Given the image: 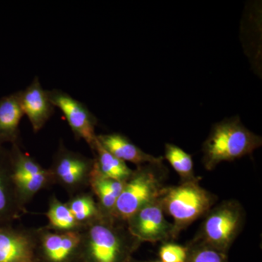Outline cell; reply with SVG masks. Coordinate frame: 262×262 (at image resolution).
Wrapping results in <instances>:
<instances>
[{
    "instance_id": "1",
    "label": "cell",
    "mask_w": 262,
    "mask_h": 262,
    "mask_svg": "<svg viewBox=\"0 0 262 262\" xmlns=\"http://www.w3.org/2000/svg\"><path fill=\"white\" fill-rule=\"evenodd\" d=\"M261 138L243 125L238 116L225 119L212 127L203 145V162L207 170L251 154L261 146Z\"/></svg>"
},
{
    "instance_id": "2",
    "label": "cell",
    "mask_w": 262,
    "mask_h": 262,
    "mask_svg": "<svg viewBox=\"0 0 262 262\" xmlns=\"http://www.w3.org/2000/svg\"><path fill=\"white\" fill-rule=\"evenodd\" d=\"M163 211L174 220L173 235L211 211L214 196L201 187L195 179L186 181L177 187L164 189L160 198Z\"/></svg>"
},
{
    "instance_id": "3",
    "label": "cell",
    "mask_w": 262,
    "mask_h": 262,
    "mask_svg": "<svg viewBox=\"0 0 262 262\" xmlns=\"http://www.w3.org/2000/svg\"><path fill=\"white\" fill-rule=\"evenodd\" d=\"M157 165L147 164L133 172L117 199L112 212L114 216L127 222L141 208L160 199L164 189L155 170Z\"/></svg>"
},
{
    "instance_id": "4",
    "label": "cell",
    "mask_w": 262,
    "mask_h": 262,
    "mask_svg": "<svg viewBox=\"0 0 262 262\" xmlns=\"http://www.w3.org/2000/svg\"><path fill=\"white\" fill-rule=\"evenodd\" d=\"M202 228L207 244L225 251L233 242L243 222L242 208L236 202H226L209 211Z\"/></svg>"
},
{
    "instance_id": "5",
    "label": "cell",
    "mask_w": 262,
    "mask_h": 262,
    "mask_svg": "<svg viewBox=\"0 0 262 262\" xmlns=\"http://www.w3.org/2000/svg\"><path fill=\"white\" fill-rule=\"evenodd\" d=\"M94 160L67 149L61 143L49 169L54 183L73 194L90 184Z\"/></svg>"
},
{
    "instance_id": "6",
    "label": "cell",
    "mask_w": 262,
    "mask_h": 262,
    "mask_svg": "<svg viewBox=\"0 0 262 262\" xmlns=\"http://www.w3.org/2000/svg\"><path fill=\"white\" fill-rule=\"evenodd\" d=\"M47 91L52 104L64 115L76 139H82L94 149L97 139L95 133L98 122L96 116L83 103L67 93L56 89Z\"/></svg>"
},
{
    "instance_id": "7",
    "label": "cell",
    "mask_w": 262,
    "mask_h": 262,
    "mask_svg": "<svg viewBox=\"0 0 262 262\" xmlns=\"http://www.w3.org/2000/svg\"><path fill=\"white\" fill-rule=\"evenodd\" d=\"M40 232L0 225V262H36Z\"/></svg>"
},
{
    "instance_id": "8",
    "label": "cell",
    "mask_w": 262,
    "mask_h": 262,
    "mask_svg": "<svg viewBox=\"0 0 262 262\" xmlns=\"http://www.w3.org/2000/svg\"><path fill=\"white\" fill-rule=\"evenodd\" d=\"M127 222L131 234L141 241L155 243L173 235V225L165 220L160 200L141 208Z\"/></svg>"
},
{
    "instance_id": "9",
    "label": "cell",
    "mask_w": 262,
    "mask_h": 262,
    "mask_svg": "<svg viewBox=\"0 0 262 262\" xmlns=\"http://www.w3.org/2000/svg\"><path fill=\"white\" fill-rule=\"evenodd\" d=\"M25 213L13 178L10 149L0 146V225H12Z\"/></svg>"
},
{
    "instance_id": "10",
    "label": "cell",
    "mask_w": 262,
    "mask_h": 262,
    "mask_svg": "<svg viewBox=\"0 0 262 262\" xmlns=\"http://www.w3.org/2000/svg\"><path fill=\"white\" fill-rule=\"evenodd\" d=\"M89 222L83 236L94 262H117L121 250V239L112 226L102 221Z\"/></svg>"
},
{
    "instance_id": "11",
    "label": "cell",
    "mask_w": 262,
    "mask_h": 262,
    "mask_svg": "<svg viewBox=\"0 0 262 262\" xmlns=\"http://www.w3.org/2000/svg\"><path fill=\"white\" fill-rule=\"evenodd\" d=\"M20 103L24 115L29 119L34 133L39 132L54 113L55 106L37 77L27 89L20 91Z\"/></svg>"
},
{
    "instance_id": "12",
    "label": "cell",
    "mask_w": 262,
    "mask_h": 262,
    "mask_svg": "<svg viewBox=\"0 0 262 262\" xmlns=\"http://www.w3.org/2000/svg\"><path fill=\"white\" fill-rule=\"evenodd\" d=\"M96 137L105 149L125 163L130 162L138 165L163 163V157H155L144 152L122 134H101Z\"/></svg>"
},
{
    "instance_id": "13",
    "label": "cell",
    "mask_w": 262,
    "mask_h": 262,
    "mask_svg": "<svg viewBox=\"0 0 262 262\" xmlns=\"http://www.w3.org/2000/svg\"><path fill=\"white\" fill-rule=\"evenodd\" d=\"M20 91L0 98V146L18 144L20 121L24 117Z\"/></svg>"
},
{
    "instance_id": "14",
    "label": "cell",
    "mask_w": 262,
    "mask_h": 262,
    "mask_svg": "<svg viewBox=\"0 0 262 262\" xmlns=\"http://www.w3.org/2000/svg\"><path fill=\"white\" fill-rule=\"evenodd\" d=\"M93 151L96 154L94 168L100 175L122 182H127L130 178L134 170L129 168L125 162L118 159L105 149L98 139H96Z\"/></svg>"
},
{
    "instance_id": "15",
    "label": "cell",
    "mask_w": 262,
    "mask_h": 262,
    "mask_svg": "<svg viewBox=\"0 0 262 262\" xmlns=\"http://www.w3.org/2000/svg\"><path fill=\"white\" fill-rule=\"evenodd\" d=\"M46 215L49 221L48 227L60 232L76 230L81 225L76 221L67 204L58 201L56 196H53L50 201Z\"/></svg>"
},
{
    "instance_id": "16",
    "label": "cell",
    "mask_w": 262,
    "mask_h": 262,
    "mask_svg": "<svg viewBox=\"0 0 262 262\" xmlns=\"http://www.w3.org/2000/svg\"><path fill=\"white\" fill-rule=\"evenodd\" d=\"M165 157L174 170L186 181L193 180L194 170L192 156L171 144H165Z\"/></svg>"
},
{
    "instance_id": "17",
    "label": "cell",
    "mask_w": 262,
    "mask_h": 262,
    "mask_svg": "<svg viewBox=\"0 0 262 262\" xmlns=\"http://www.w3.org/2000/svg\"><path fill=\"white\" fill-rule=\"evenodd\" d=\"M76 221L81 225L98 218V208L94 198L89 194H82L72 198L67 203Z\"/></svg>"
},
{
    "instance_id": "18",
    "label": "cell",
    "mask_w": 262,
    "mask_h": 262,
    "mask_svg": "<svg viewBox=\"0 0 262 262\" xmlns=\"http://www.w3.org/2000/svg\"><path fill=\"white\" fill-rule=\"evenodd\" d=\"M160 256L163 262H185L187 250L175 244H165L160 248Z\"/></svg>"
},
{
    "instance_id": "19",
    "label": "cell",
    "mask_w": 262,
    "mask_h": 262,
    "mask_svg": "<svg viewBox=\"0 0 262 262\" xmlns=\"http://www.w3.org/2000/svg\"><path fill=\"white\" fill-rule=\"evenodd\" d=\"M90 184L92 187L93 190L94 191L95 194L97 195L101 206L104 209L112 213L116 204L117 198L114 196L107 189L101 187L100 184L94 182V181H90Z\"/></svg>"
},
{
    "instance_id": "20",
    "label": "cell",
    "mask_w": 262,
    "mask_h": 262,
    "mask_svg": "<svg viewBox=\"0 0 262 262\" xmlns=\"http://www.w3.org/2000/svg\"><path fill=\"white\" fill-rule=\"evenodd\" d=\"M191 262H224V259L214 250L204 248L193 255Z\"/></svg>"
}]
</instances>
